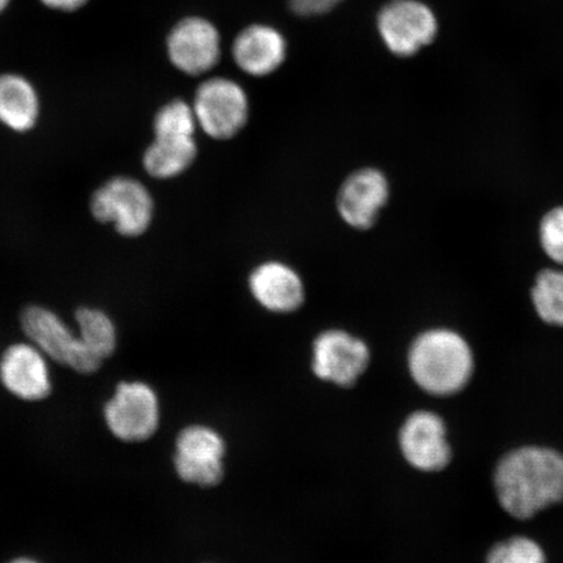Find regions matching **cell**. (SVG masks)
I'll list each match as a JSON object with an SVG mask.
<instances>
[{
  "label": "cell",
  "instance_id": "6da1fadb",
  "mask_svg": "<svg viewBox=\"0 0 563 563\" xmlns=\"http://www.w3.org/2000/svg\"><path fill=\"white\" fill-rule=\"evenodd\" d=\"M493 484L509 516L533 518L563 499V454L534 445L511 450L499 460Z\"/></svg>",
  "mask_w": 563,
  "mask_h": 563
},
{
  "label": "cell",
  "instance_id": "7a4b0ae2",
  "mask_svg": "<svg viewBox=\"0 0 563 563\" xmlns=\"http://www.w3.org/2000/svg\"><path fill=\"white\" fill-rule=\"evenodd\" d=\"M408 371L421 390L434 397H452L474 376V352L453 330H428L408 351Z\"/></svg>",
  "mask_w": 563,
  "mask_h": 563
},
{
  "label": "cell",
  "instance_id": "3957f363",
  "mask_svg": "<svg viewBox=\"0 0 563 563\" xmlns=\"http://www.w3.org/2000/svg\"><path fill=\"white\" fill-rule=\"evenodd\" d=\"M90 213L96 221L112 224L118 234L136 238L151 228L154 201L143 183L131 176H114L91 196Z\"/></svg>",
  "mask_w": 563,
  "mask_h": 563
},
{
  "label": "cell",
  "instance_id": "277c9868",
  "mask_svg": "<svg viewBox=\"0 0 563 563\" xmlns=\"http://www.w3.org/2000/svg\"><path fill=\"white\" fill-rule=\"evenodd\" d=\"M21 329L27 341L38 347L48 361L73 369L80 375H93L103 363L90 354L75 333L52 309L31 306L21 313Z\"/></svg>",
  "mask_w": 563,
  "mask_h": 563
},
{
  "label": "cell",
  "instance_id": "5b68a950",
  "mask_svg": "<svg viewBox=\"0 0 563 563\" xmlns=\"http://www.w3.org/2000/svg\"><path fill=\"white\" fill-rule=\"evenodd\" d=\"M106 427L115 439L125 443L144 442L159 427V400L151 385L122 382L103 407Z\"/></svg>",
  "mask_w": 563,
  "mask_h": 563
},
{
  "label": "cell",
  "instance_id": "8992f818",
  "mask_svg": "<svg viewBox=\"0 0 563 563\" xmlns=\"http://www.w3.org/2000/svg\"><path fill=\"white\" fill-rule=\"evenodd\" d=\"M378 31L389 51L398 56H411L434 41L438 19L418 0H393L378 15Z\"/></svg>",
  "mask_w": 563,
  "mask_h": 563
},
{
  "label": "cell",
  "instance_id": "52a82bcc",
  "mask_svg": "<svg viewBox=\"0 0 563 563\" xmlns=\"http://www.w3.org/2000/svg\"><path fill=\"white\" fill-rule=\"evenodd\" d=\"M194 111L208 136L227 140L238 135L249 119V100L236 82L213 79L197 90Z\"/></svg>",
  "mask_w": 563,
  "mask_h": 563
},
{
  "label": "cell",
  "instance_id": "ba28073f",
  "mask_svg": "<svg viewBox=\"0 0 563 563\" xmlns=\"http://www.w3.org/2000/svg\"><path fill=\"white\" fill-rule=\"evenodd\" d=\"M227 445L214 429L192 426L176 439L175 470L181 481L211 487L221 482Z\"/></svg>",
  "mask_w": 563,
  "mask_h": 563
},
{
  "label": "cell",
  "instance_id": "9c48e42d",
  "mask_svg": "<svg viewBox=\"0 0 563 563\" xmlns=\"http://www.w3.org/2000/svg\"><path fill=\"white\" fill-rule=\"evenodd\" d=\"M399 448L406 462L422 473H438L452 461L445 421L432 411H417L405 420Z\"/></svg>",
  "mask_w": 563,
  "mask_h": 563
},
{
  "label": "cell",
  "instance_id": "30bf717a",
  "mask_svg": "<svg viewBox=\"0 0 563 563\" xmlns=\"http://www.w3.org/2000/svg\"><path fill=\"white\" fill-rule=\"evenodd\" d=\"M0 384L24 402H41L53 391L48 358L30 341L11 344L0 358Z\"/></svg>",
  "mask_w": 563,
  "mask_h": 563
},
{
  "label": "cell",
  "instance_id": "8fae6325",
  "mask_svg": "<svg viewBox=\"0 0 563 563\" xmlns=\"http://www.w3.org/2000/svg\"><path fill=\"white\" fill-rule=\"evenodd\" d=\"M369 358L367 344L342 330H329L313 344L314 375L338 386L354 385L367 369Z\"/></svg>",
  "mask_w": 563,
  "mask_h": 563
},
{
  "label": "cell",
  "instance_id": "7c38bea8",
  "mask_svg": "<svg viewBox=\"0 0 563 563\" xmlns=\"http://www.w3.org/2000/svg\"><path fill=\"white\" fill-rule=\"evenodd\" d=\"M173 65L188 75L207 73L220 58V37L216 27L202 19H186L167 38Z\"/></svg>",
  "mask_w": 563,
  "mask_h": 563
},
{
  "label": "cell",
  "instance_id": "4fadbf2b",
  "mask_svg": "<svg viewBox=\"0 0 563 563\" xmlns=\"http://www.w3.org/2000/svg\"><path fill=\"white\" fill-rule=\"evenodd\" d=\"M389 199V183L376 168H363L344 181L338 195V211L351 228L367 230Z\"/></svg>",
  "mask_w": 563,
  "mask_h": 563
},
{
  "label": "cell",
  "instance_id": "5bb4252c",
  "mask_svg": "<svg viewBox=\"0 0 563 563\" xmlns=\"http://www.w3.org/2000/svg\"><path fill=\"white\" fill-rule=\"evenodd\" d=\"M250 287L253 297L267 311L290 313L305 301V286L298 273L282 263L260 265L252 273Z\"/></svg>",
  "mask_w": 563,
  "mask_h": 563
},
{
  "label": "cell",
  "instance_id": "9a60e30c",
  "mask_svg": "<svg viewBox=\"0 0 563 563\" xmlns=\"http://www.w3.org/2000/svg\"><path fill=\"white\" fill-rule=\"evenodd\" d=\"M40 115L41 100L33 82L20 74H0V124L27 133L37 125Z\"/></svg>",
  "mask_w": 563,
  "mask_h": 563
},
{
  "label": "cell",
  "instance_id": "2e32d148",
  "mask_svg": "<svg viewBox=\"0 0 563 563\" xmlns=\"http://www.w3.org/2000/svg\"><path fill=\"white\" fill-rule=\"evenodd\" d=\"M284 37L273 27L255 25L239 35L234 45L238 66L246 74L264 76L272 74L285 59Z\"/></svg>",
  "mask_w": 563,
  "mask_h": 563
},
{
  "label": "cell",
  "instance_id": "e0dca14e",
  "mask_svg": "<svg viewBox=\"0 0 563 563\" xmlns=\"http://www.w3.org/2000/svg\"><path fill=\"white\" fill-rule=\"evenodd\" d=\"M197 156L195 136H154L147 147L143 165L156 179H172L187 170Z\"/></svg>",
  "mask_w": 563,
  "mask_h": 563
},
{
  "label": "cell",
  "instance_id": "ac0fdd59",
  "mask_svg": "<svg viewBox=\"0 0 563 563\" xmlns=\"http://www.w3.org/2000/svg\"><path fill=\"white\" fill-rule=\"evenodd\" d=\"M77 334L84 346L100 362L114 355L118 332L114 321L102 309L81 307L75 313Z\"/></svg>",
  "mask_w": 563,
  "mask_h": 563
},
{
  "label": "cell",
  "instance_id": "d6986e66",
  "mask_svg": "<svg viewBox=\"0 0 563 563\" xmlns=\"http://www.w3.org/2000/svg\"><path fill=\"white\" fill-rule=\"evenodd\" d=\"M532 300L541 320L563 328V271L541 272L532 288Z\"/></svg>",
  "mask_w": 563,
  "mask_h": 563
},
{
  "label": "cell",
  "instance_id": "ffe728a7",
  "mask_svg": "<svg viewBox=\"0 0 563 563\" xmlns=\"http://www.w3.org/2000/svg\"><path fill=\"white\" fill-rule=\"evenodd\" d=\"M154 136H195L197 119L194 108L185 101L168 102L154 118Z\"/></svg>",
  "mask_w": 563,
  "mask_h": 563
},
{
  "label": "cell",
  "instance_id": "44dd1931",
  "mask_svg": "<svg viewBox=\"0 0 563 563\" xmlns=\"http://www.w3.org/2000/svg\"><path fill=\"white\" fill-rule=\"evenodd\" d=\"M485 563H547V554L537 540L514 537L493 547Z\"/></svg>",
  "mask_w": 563,
  "mask_h": 563
},
{
  "label": "cell",
  "instance_id": "7402d4cb",
  "mask_svg": "<svg viewBox=\"0 0 563 563\" xmlns=\"http://www.w3.org/2000/svg\"><path fill=\"white\" fill-rule=\"evenodd\" d=\"M540 242L549 258L563 265V207L552 209L541 221Z\"/></svg>",
  "mask_w": 563,
  "mask_h": 563
},
{
  "label": "cell",
  "instance_id": "603a6c76",
  "mask_svg": "<svg viewBox=\"0 0 563 563\" xmlns=\"http://www.w3.org/2000/svg\"><path fill=\"white\" fill-rule=\"evenodd\" d=\"M294 12L299 15H320V13L328 12L341 0H288Z\"/></svg>",
  "mask_w": 563,
  "mask_h": 563
},
{
  "label": "cell",
  "instance_id": "cb8c5ba5",
  "mask_svg": "<svg viewBox=\"0 0 563 563\" xmlns=\"http://www.w3.org/2000/svg\"><path fill=\"white\" fill-rule=\"evenodd\" d=\"M46 9L58 12H77L84 9L90 0H38Z\"/></svg>",
  "mask_w": 563,
  "mask_h": 563
},
{
  "label": "cell",
  "instance_id": "d4e9b609",
  "mask_svg": "<svg viewBox=\"0 0 563 563\" xmlns=\"http://www.w3.org/2000/svg\"><path fill=\"white\" fill-rule=\"evenodd\" d=\"M7 563H41V562L37 560H34V559H31V558H18V559H13Z\"/></svg>",
  "mask_w": 563,
  "mask_h": 563
},
{
  "label": "cell",
  "instance_id": "484cf974",
  "mask_svg": "<svg viewBox=\"0 0 563 563\" xmlns=\"http://www.w3.org/2000/svg\"><path fill=\"white\" fill-rule=\"evenodd\" d=\"M12 0H0V15H2V13L5 12L7 9H9Z\"/></svg>",
  "mask_w": 563,
  "mask_h": 563
}]
</instances>
